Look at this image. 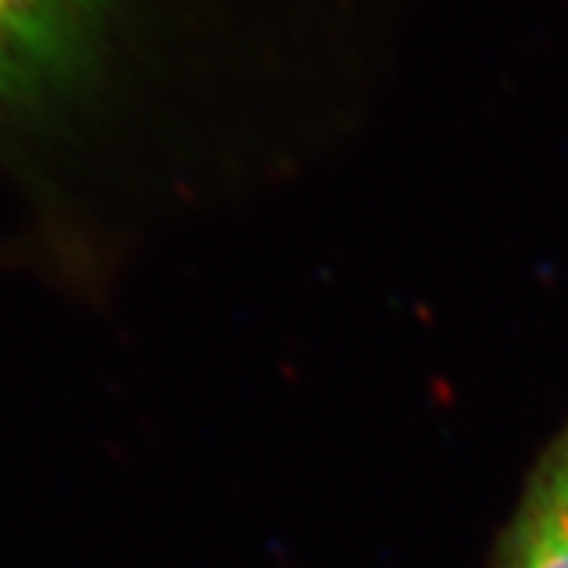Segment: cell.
Wrapping results in <instances>:
<instances>
[{
	"label": "cell",
	"instance_id": "7a4b0ae2",
	"mask_svg": "<svg viewBox=\"0 0 568 568\" xmlns=\"http://www.w3.org/2000/svg\"><path fill=\"white\" fill-rule=\"evenodd\" d=\"M505 568H568V519L548 501L534 496Z\"/></svg>",
	"mask_w": 568,
	"mask_h": 568
},
{
	"label": "cell",
	"instance_id": "6da1fadb",
	"mask_svg": "<svg viewBox=\"0 0 568 568\" xmlns=\"http://www.w3.org/2000/svg\"><path fill=\"white\" fill-rule=\"evenodd\" d=\"M84 7L88 0H0V99L53 70Z\"/></svg>",
	"mask_w": 568,
	"mask_h": 568
},
{
	"label": "cell",
	"instance_id": "3957f363",
	"mask_svg": "<svg viewBox=\"0 0 568 568\" xmlns=\"http://www.w3.org/2000/svg\"><path fill=\"white\" fill-rule=\"evenodd\" d=\"M542 501H548L554 510H560L568 519V442L562 444L560 456L548 464L546 476L539 481L537 494Z\"/></svg>",
	"mask_w": 568,
	"mask_h": 568
}]
</instances>
